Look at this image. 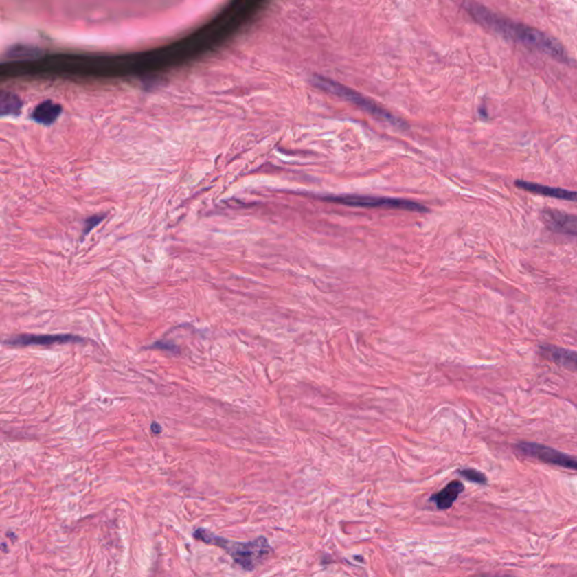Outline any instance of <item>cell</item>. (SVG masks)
Instances as JSON below:
<instances>
[{
  "label": "cell",
  "instance_id": "1",
  "mask_svg": "<svg viewBox=\"0 0 577 577\" xmlns=\"http://www.w3.org/2000/svg\"><path fill=\"white\" fill-rule=\"evenodd\" d=\"M467 10L477 22L502 35L503 38L523 44L524 47L543 52L558 61H567V54L562 44L543 32L513 22L474 1L467 3Z\"/></svg>",
  "mask_w": 577,
  "mask_h": 577
},
{
  "label": "cell",
  "instance_id": "2",
  "mask_svg": "<svg viewBox=\"0 0 577 577\" xmlns=\"http://www.w3.org/2000/svg\"><path fill=\"white\" fill-rule=\"evenodd\" d=\"M193 536L207 545L223 548L236 564L246 571H254L272 552L270 543L265 536H258L248 543H236L216 536L203 528L196 529Z\"/></svg>",
  "mask_w": 577,
  "mask_h": 577
},
{
  "label": "cell",
  "instance_id": "3",
  "mask_svg": "<svg viewBox=\"0 0 577 577\" xmlns=\"http://www.w3.org/2000/svg\"><path fill=\"white\" fill-rule=\"evenodd\" d=\"M313 82L318 87L323 88L324 91H328V93H332V94L336 95L339 98H342L346 100V101L351 102V103L354 104L357 106L367 112V113L376 116V119L383 120V121H386V122L390 123L392 126H399V128H403L405 126L404 122L400 121L398 117H396L394 114L385 110L383 107L374 103V101H371V100L365 98L363 95L359 94L357 91H352V89L346 87V86L337 84V82H334L332 79L317 76V77H314Z\"/></svg>",
  "mask_w": 577,
  "mask_h": 577
},
{
  "label": "cell",
  "instance_id": "4",
  "mask_svg": "<svg viewBox=\"0 0 577 577\" xmlns=\"http://www.w3.org/2000/svg\"><path fill=\"white\" fill-rule=\"evenodd\" d=\"M326 201L334 203L346 204L351 207H387V209H402V210L418 211L424 212L427 207L416 202L395 198H379V196H361V195H339V196H326Z\"/></svg>",
  "mask_w": 577,
  "mask_h": 577
},
{
  "label": "cell",
  "instance_id": "5",
  "mask_svg": "<svg viewBox=\"0 0 577 577\" xmlns=\"http://www.w3.org/2000/svg\"><path fill=\"white\" fill-rule=\"evenodd\" d=\"M517 449L520 453L530 458L538 459L540 462H546V464H555L559 467L577 471V458L557 451L555 449L534 442H520L517 444Z\"/></svg>",
  "mask_w": 577,
  "mask_h": 577
},
{
  "label": "cell",
  "instance_id": "6",
  "mask_svg": "<svg viewBox=\"0 0 577 577\" xmlns=\"http://www.w3.org/2000/svg\"><path fill=\"white\" fill-rule=\"evenodd\" d=\"M541 219L545 226L552 231L563 235L577 237V216L564 214L562 211L547 209L541 212Z\"/></svg>",
  "mask_w": 577,
  "mask_h": 577
},
{
  "label": "cell",
  "instance_id": "7",
  "mask_svg": "<svg viewBox=\"0 0 577 577\" xmlns=\"http://www.w3.org/2000/svg\"><path fill=\"white\" fill-rule=\"evenodd\" d=\"M84 339L73 335H19L7 339L6 344L12 346H54L66 343L82 342Z\"/></svg>",
  "mask_w": 577,
  "mask_h": 577
},
{
  "label": "cell",
  "instance_id": "8",
  "mask_svg": "<svg viewBox=\"0 0 577 577\" xmlns=\"http://www.w3.org/2000/svg\"><path fill=\"white\" fill-rule=\"evenodd\" d=\"M514 184L517 188H521L523 191L530 192L534 194L559 199V200H565V201L577 202V192L575 191H569V190H565V188H549V186L527 182V181H515Z\"/></svg>",
  "mask_w": 577,
  "mask_h": 577
},
{
  "label": "cell",
  "instance_id": "9",
  "mask_svg": "<svg viewBox=\"0 0 577 577\" xmlns=\"http://www.w3.org/2000/svg\"><path fill=\"white\" fill-rule=\"evenodd\" d=\"M540 351L546 358L555 362L556 364L562 365L569 370L577 371L576 352L569 351L558 346H548V344L540 346Z\"/></svg>",
  "mask_w": 577,
  "mask_h": 577
},
{
  "label": "cell",
  "instance_id": "10",
  "mask_svg": "<svg viewBox=\"0 0 577 577\" xmlns=\"http://www.w3.org/2000/svg\"><path fill=\"white\" fill-rule=\"evenodd\" d=\"M464 484L460 480H453L448 484L442 490L436 493L431 497V501L435 503L439 510H446L451 508L453 503L458 499L459 495L464 492Z\"/></svg>",
  "mask_w": 577,
  "mask_h": 577
},
{
  "label": "cell",
  "instance_id": "11",
  "mask_svg": "<svg viewBox=\"0 0 577 577\" xmlns=\"http://www.w3.org/2000/svg\"><path fill=\"white\" fill-rule=\"evenodd\" d=\"M61 106L51 101H45L35 107L32 119L44 126H50L61 114Z\"/></svg>",
  "mask_w": 577,
  "mask_h": 577
},
{
  "label": "cell",
  "instance_id": "12",
  "mask_svg": "<svg viewBox=\"0 0 577 577\" xmlns=\"http://www.w3.org/2000/svg\"><path fill=\"white\" fill-rule=\"evenodd\" d=\"M1 114L3 115H17L22 109V102L15 94L3 91L1 94Z\"/></svg>",
  "mask_w": 577,
  "mask_h": 577
},
{
  "label": "cell",
  "instance_id": "13",
  "mask_svg": "<svg viewBox=\"0 0 577 577\" xmlns=\"http://www.w3.org/2000/svg\"><path fill=\"white\" fill-rule=\"evenodd\" d=\"M459 475L473 483L479 484V485L487 484L486 476L476 469H462V471H459Z\"/></svg>",
  "mask_w": 577,
  "mask_h": 577
},
{
  "label": "cell",
  "instance_id": "14",
  "mask_svg": "<svg viewBox=\"0 0 577 577\" xmlns=\"http://www.w3.org/2000/svg\"><path fill=\"white\" fill-rule=\"evenodd\" d=\"M106 218V214H94V216H89L86 219L85 227H84V232L82 235L86 236L87 234L94 229L95 227L98 226L100 223Z\"/></svg>",
  "mask_w": 577,
  "mask_h": 577
},
{
  "label": "cell",
  "instance_id": "15",
  "mask_svg": "<svg viewBox=\"0 0 577 577\" xmlns=\"http://www.w3.org/2000/svg\"><path fill=\"white\" fill-rule=\"evenodd\" d=\"M151 348H161V350H167L170 352L179 351V348L174 346L173 343L170 342H157L154 346H150Z\"/></svg>",
  "mask_w": 577,
  "mask_h": 577
},
{
  "label": "cell",
  "instance_id": "16",
  "mask_svg": "<svg viewBox=\"0 0 577 577\" xmlns=\"http://www.w3.org/2000/svg\"><path fill=\"white\" fill-rule=\"evenodd\" d=\"M151 431H152L154 434L158 435V434L161 432V427H160L157 422H154V423L151 424Z\"/></svg>",
  "mask_w": 577,
  "mask_h": 577
}]
</instances>
